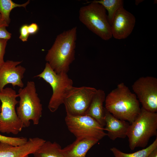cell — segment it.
<instances>
[{"label": "cell", "instance_id": "24", "mask_svg": "<svg viewBox=\"0 0 157 157\" xmlns=\"http://www.w3.org/2000/svg\"><path fill=\"white\" fill-rule=\"evenodd\" d=\"M28 25L27 24H24L20 28V35L19 38L23 42L27 41L29 35L28 30Z\"/></svg>", "mask_w": 157, "mask_h": 157}, {"label": "cell", "instance_id": "4", "mask_svg": "<svg viewBox=\"0 0 157 157\" xmlns=\"http://www.w3.org/2000/svg\"><path fill=\"white\" fill-rule=\"evenodd\" d=\"M17 95L20 99L16 113L25 127L30 126L31 120L34 124H38L42 116V108L34 82L28 81L24 88L19 89Z\"/></svg>", "mask_w": 157, "mask_h": 157}, {"label": "cell", "instance_id": "27", "mask_svg": "<svg viewBox=\"0 0 157 157\" xmlns=\"http://www.w3.org/2000/svg\"><path fill=\"white\" fill-rule=\"evenodd\" d=\"M142 1V0H136L135 1V4L136 5H138L139 3Z\"/></svg>", "mask_w": 157, "mask_h": 157}, {"label": "cell", "instance_id": "6", "mask_svg": "<svg viewBox=\"0 0 157 157\" xmlns=\"http://www.w3.org/2000/svg\"><path fill=\"white\" fill-rule=\"evenodd\" d=\"M16 91L7 87L0 92V101L1 103L0 112V132L17 135L25 128L19 119L15 109L19 103Z\"/></svg>", "mask_w": 157, "mask_h": 157}, {"label": "cell", "instance_id": "5", "mask_svg": "<svg viewBox=\"0 0 157 157\" xmlns=\"http://www.w3.org/2000/svg\"><path fill=\"white\" fill-rule=\"evenodd\" d=\"M79 11L80 21L89 30L105 40L112 38L110 25L106 10L101 4L90 1Z\"/></svg>", "mask_w": 157, "mask_h": 157}, {"label": "cell", "instance_id": "29", "mask_svg": "<svg viewBox=\"0 0 157 157\" xmlns=\"http://www.w3.org/2000/svg\"><path fill=\"white\" fill-rule=\"evenodd\" d=\"M1 14H0V19H1Z\"/></svg>", "mask_w": 157, "mask_h": 157}, {"label": "cell", "instance_id": "28", "mask_svg": "<svg viewBox=\"0 0 157 157\" xmlns=\"http://www.w3.org/2000/svg\"><path fill=\"white\" fill-rule=\"evenodd\" d=\"M23 157H28V155H26Z\"/></svg>", "mask_w": 157, "mask_h": 157}, {"label": "cell", "instance_id": "13", "mask_svg": "<svg viewBox=\"0 0 157 157\" xmlns=\"http://www.w3.org/2000/svg\"><path fill=\"white\" fill-rule=\"evenodd\" d=\"M45 141L38 137L30 138L24 144L17 146L0 142V157H23L33 154Z\"/></svg>", "mask_w": 157, "mask_h": 157}, {"label": "cell", "instance_id": "15", "mask_svg": "<svg viewBox=\"0 0 157 157\" xmlns=\"http://www.w3.org/2000/svg\"><path fill=\"white\" fill-rule=\"evenodd\" d=\"M99 141L91 138H76L72 143L62 149V152L65 157H86L89 150Z\"/></svg>", "mask_w": 157, "mask_h": 157}, {"label": "cell", "instance_id": "16", "mask_svg": "<svg viewBox=\"0 0 157 157\" xmlns=\"http://www.w3.org/2000/svg\"><path fill=\"white\" fill-rule=\"evenodd\" d=\"M105 98L104 91L101 89L97 90L85 114L93 118L104 127L105 126V122L104 119L105 107L103 104Z\"/></svg>", "mask_w": 157, "mask_h": 157}, {"label": "cell", "instance_id": "26", "mask_svg": "<svg viewBox=\"0 0 157 157\" xmlns=\"http://www.w3.org/2000/svg\"><path fill=\"white\" fill-rule=\"evenodd\" d=\"M147 157H157V147L153 150Z\"/></svg>", "mask_w": 157, "mask_h": 157}, {"label": "cell", "instance_id": "1", "mask_svg": "<svg viewBox=\"0 0 157 157\" xmlns=\"http://www.w3.org/2000/svg\"><path fill=\"white\" fill-rule=\"evenodd\" d=\"M77 33L75 26L59 34L48 51L45 60L57 74L67 73L75 60Z\"/></svg>", "mask_w": 157, "mask_h": 157}, {"label": "cell", "instance_id": "22", "mask_svg": "<svg viewBox=\"0 0 157 157\" xmlns=\"http://www.w3.org/2000/svg\"><path fill=\"white\" fill-rule=\"evenodd\" d=\"M8 25L3 19H0V38L8 40L11 38V34L6 29Z\"/></svg>", "mask_w": 157, "mask_h": 157}, {"label": "cell", "instance_id": "30", "mask_svg": "<svg viewBox=\"0 0 157 157\" xmlns=\"http://www.w3.org/2000/svg\"><path fill=\"white\" fill-rule=\"evenodd\" d=\"M1 106H0V112H1Z\"/></svg>", "mask_w": 157, "mask_h": 157}, {"label": "cell", "instance_id": "12", "mask_svg": "<svg viewBox=\"0 0 157 157\" xmlns=\"http://www.w3.org/2000/svg\"><path fill=\"white\" fill-rule=\"evenodd\" d=\"M22 61L7 60L0 68V92L7 84H11L14 88H23L22 79L26 69L21 65Z\"/></svg>", "mask_w": 157, "mask_h": 157}, {"label": "cell", "instance_id": "19", "mask_svg": "<svg viewBox=\"0 0 157 157\" xmlns=\"http://www.w3.org/2000/svg\"><path fill=\"white\" fill-rule=\"evenodd\" d=\"M28 0L22 4L15 3L11 0H0V14L1 19L4 20L8 25L10 22V13L11 10L16 7H23L26 8L29 3Z\"/></svg>", "mask_w": 157, "mask_h": 157}, {"label": "cell", "instance_id": "9", "mask_svg": "<svg viewBox=\"0 0 157 157\" xmlns=\"http://www.w3.org/2000/svg\"><path fill=\"white\" fill-rule=\"evenodd\" d=\"M97 90L87 86H72L68 91L64 99L67 114L72 116L85 115Z\"/></svg>", "mask_w": 157, "mask_h": 157}, {"label": "cell", "instance_id": "21", "mask_svg": "<svg viewBox=\"0 0 157 157\" xmlns=\"http://www.w3.org/2000/svg\"><path fill=\"white\" fill-rule=\"evenodd\" d=\"M28 139L23 137H11L0 134V142L17 146L23 145L27 142Z\"/></svg>", "mask_w": 157, "mask_h": 157}, {"label": "cell", "instance_id": "23", "mask_svg": "<svg viewBox=\"0 0 157 157\" xmlns=\"http://www.w3.org/2000/svg\"><path fill=\"white\" fill-rule=\"evenodd\" d=\"M8 40L0 38V68L5 63L4 56Z\"/></svg>", "mask_w": 157, "mask_h": 157}, {"label": "cell", "instance_id": "25", "mask_svg": "<svg viewBox=\"0 0 157 157\" xmlns=\"http://www.w3.org/2000/svg\"><path fill=\"white\" fill-rule=\"evenodd\" d=\"M39 29L38 25L35 23H33L28 25V30L29 35L36 33Z\"/></svg>", "mask_w": 157, "mask_h": 157}, {"label": "cell", "instance_id": "10", "mask_svg": "<svg viewBox=\"0 0 157 157\" xmlns=\"http://www.w3.org/2000/svg\"><path fill=\"white\" fill-rule=\"evenodd\" d=\"M142 108L150 112L157 111V79L151 76L138 78L132 85Z\"/></svg>", "mask_w": 157, "mask_h": 157}, {"label": "cell", "instance_id": "18", "mask_svg": "<svg viewBox=\"0 0 157 157\" xmlns=\"http://www.w3.org/2000/svg\"><path fill=\"white\" fill-rule=\"evenodd\" d=\"M157 147V138L153 143L145 149L135 152L126 153L122 152L115 147L110 149L114 157H147L149 154Z\"/></svg>", "mask_w": 157, "mask_h": 157}, {"label": "cell", "instance_id": "20", "mask_svg": "<svg viewBox=\"0 0 157 157\" xmlns=\"http://www.w3.org/2000/svg\"><path fill=\"white\" fill-rule=\"evenodd\" d=\"M92 1L101 4L107 10V18L110 25L116 13L120 8H123L124 1L122 0H99Z\"/></svg>", "mask_w": 157, "mask_h": 157}, {"label": "cell", "instance_id": "7", "mask_svg": "<svg viewBox=\"0 0 157 157\" xmlns=\"http://www.w3.org/2000/svg\"><path fill=\"white\" fill-rule=\"evenodd\" d=\"M35 77L42 78L51 86L52 94L48 107L51 112H55L63 104L67 92L73 86L72 80L67 73H56L47 62L43 71Z\"/></svg>", "mask_w": 157, "mask_h": 157}, {"label": "cell", "instance_id": "11", "mask_svg": "<svg viewBox=\"0 0 157 157\" xmlns=\"http://www.w3.org/2000/svg\"><path fill=\"white\" fill-rule=\"evenodd\" d=\"M135 23L134 16L124 8L119 9L115 15L110 24L112 37L121 40L131 33Z\"/></svg>", "mask_w": 157, "mask_h": 157}, {"label": "cell", "instance_id": "3", "mask_svg": "<svg viewBox=\"0 0 157 157\" xmlns=\"http://www.w3.org/2000/svg\"><path fill=\"white\" fill-rule=\"evenodd\" d=\"M157 135V113L142 108L135 120L130 124L127 135L131 150L144 148L150 139Z\"/></svg>", "mask_w": 157, "mask_h": 157}, {"label": "cell", "instance_id": "14", "mask_svg": "<svg viewBox=\"0 0 157 157\" xmlns=\"http://www.w3.org/2000/svg\"><path fill=\"white\" fill-rule=\"evenodd\" d=\"M104 130L107 131V135L111 140L117 138H124L127 137L130 123L127 121L120 119L113 116L105 108Z\"/></svg>", "mask_w": 157, "mask_h": 157}, {"label": "cell", "instance_id": "8", "mask_svg": "<svg viewBox=\"0 0 157 157\" xmlns=\"http://www.w3.org/2000/svg\"><path fill=\"white\" fill-rule=\"evenodd\" d=\"M65 121L69 130L76 138H91L99 141L107 135L104 127L89 115L67 114Z\"/></svg>", "mask_w": 157, "mask_h": 157}, {"label": "cell", "instance_id": "17", "mask_svg": "<svg viewBox=\"0 0 157 157\" xmlns=\"http://www.w3.org/2000/svg\"><path fill=\"white\" fill-rule=\"evenodd\" d=\"M34 157H65L60 146L55 142L46 141L33 153Z\"/></svg>", "mask_w": 157, "mask_h": 157}, {"label": "cell", "instance_id": "2", "mask_svg": "<svg viewBox=\"0 0 157 157\" xmlns=\"http://www.w3.org/2000/svg\"><path fill=\"white\" fill-rule=\"evenodd\" d=\"M105 109L117 118L130 124L139 114L141 108L135 94L123 83L118 84L106 97Z\"/></svg>", "mask_w": 157, "mask_h": 157}]
</instances>
